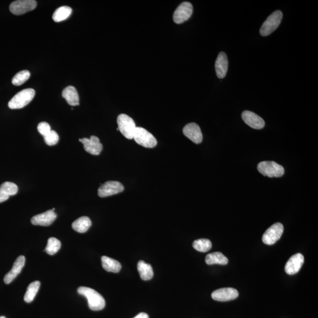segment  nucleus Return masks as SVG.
Here are the masks:
<instances>
[{
  "label": "nucleus",
  "instance_id": "26",
  "mask_svg": "<svg viewBox=\"0 0 318 318\" xmlns=\"http://www.w3.org/2000/svg\"><path fill=\"white\" fill-rule=\"evenodd\" d=\"M193 247L197 251L207 252L212 248V244L211 241L207 238H200L194 241Z\"/></svg>",
  "mask_w": 318,
  "mask_h": 318
},
{
  "label": "nucleus",
  "instance_id": "33",
  "mask_svg": "<svg viewBox=\"0 0 318 318\" xmlns=\"http://www.w3.org/2000/svg\"><path fill=\"white\" fill-rule=\"evenodd\" d=\"M133 318H149V315L144 312L139 314L138 315Z\"/></svg>",
  "mask_w": 318,
  "mask_h": 318
},
{
  "label": "nucleus",
  "instance_id": "31",
  "mask_svg": "<svg viewBox=\"0 0 318 318\" xmlns=\"http://www.w3.org/2000/svg\"><path fill=\"white\" fill-rule=\"evenodd\" d=\"M37 129L38 132L43 136L47 135L51 130L50 125L45 122H41L38 124Z\"/></svg>",
  "mask_w": 318,
  "mask_h": 318
},
{
  "label": "nucleus",
  "instance_id": "7",
  "mask_svg": "<svg viewBox=\"0 0 318 318\" xmlns=\"http://www.w3.org/2000/svg\"><path fill=\"white\" fill-rule=\"evenodd\" d=\"M284 226L281 223H276L267 230L262 237V241L266 245H272L280 239L284 233Z\"/></svg>",
  "mask_w": 318,
  "mask_h": 318
},
{
  "label": "nucleus",
  "instance_id": "6",
  "mask_svg": "<svg viewBox=\"0 0 318 318\" xmlns=\"http://www.w3.org/2000/svg\"><path fill=\"white\" fill-rule=\"evenodd\" d=\"M133 139L137 143L146 148L155 147L158 143L157 140L152 133L141 127H136Z\"/></svg>",
  "mask_w": 318,
  "mask_h": 318
},
{
  "label": "nucleus",
  "instance_id": "24",
  "mask_svg": "<svg viewBox=\"0 0 318 318\" xmlns=\"http://www.w3.org/2000/svg\"><path fill=\"white\" fill-rule=\"evenodd\" d=\"M72 13V9L70 7L62 6L55 11L53 19L55 22H61L66 20Z\"/></svg>",
  "mask_w": 318,
  "mask_h": 318
},
{
  "label": "nucleus",
  "instance_id": "32",
  "mask_svg": "<svg viewBox=\"0 0 318 318\" xmlns=\"http://www.w3.org/2000/svg\"><path fill=\"white\" fill-rule=\"evenodd\" d=\"M9 196H8L7 194H5L0 189V204L7 201V199H9Z\"/></svg>",
  "mask_w": 318,
  "mask_h": 318
},
{
  "label": "nucleus",
  "instance_id": "14",
  "mask_svg": "<svg viewBox=\"0 0 318 318\" xmlns=\"http://www.w3.org/2000/svg\"><path fill=\"white\" fill-rule=\"evenodd\" d=\"M57 218V214L53 210H49L33 216L32 223L34 225L48 226L51 225Z\"/></svg>",
  "mask_w": 318,
  "mask_h": 318
},
{
  "label": "nucleus",
  "instance_id": "13",
  "mask_svg": "<svg viewBox=\"0 0 318 318\" xmlns=\"http://www.w3.org/2000/svg\"><path fill=\"white\" fill-rule=\"evenodd\" d=\"M186 137L196 144H199L203 141V135L201 128L196 123H191L186 125L183 129Z\"/></svg>",
  "mask_w": 318,
  "mask_h": 318
},
{
  "label": "nucleus",
  "instance_id": "21",
  "mask_svg": "<svg viewBox=\"0 0 318 318\" xmlns=\"http://www.w3.org/2000/svg\"><path fill=\"white\" fill-rule=\"evenodd\" d=\"M91 226L92 221L87 216H82L77 219L72 224L73 229L81 234L86 232Z\"/></svg>",
  "mask_w": 318,
  "mask_h": 318
},
{
  "label": "nucleus",
  "instance_id": "27",
  "mask_svg": "<svg viewBox=\"0 0 318 318\" xmlns=\"http://www.w3.org/2000/svg\"><path fill=\"white\" fill-rule=\"evenodd\" d=\"M61 248V242L57 238H48L45 251L50 255H54Z\"/></svg>",
  "mask_w": 318,
  "mask_h": 318
},
{
  "label": "nucleus",
  "instance_id": "3",
  "mask_svg": "<svg viewBox=\"0 0 318 318\" xmlns=\"http://www.w3.org/2000/svg\"><path fill=\"white\" fill-rule=\"evenodd\" d=\"M117 130L127 139H133L136 126L132 118L125 114H120L117 117Z\"/></svg>",
  "mask_w": 318,
  "mask_h": 318
},
{
  "label": "nucleus",
  "instance_id": "22",
  "mask_svg": "<svg viewBox=\"0 0 318 318\" xmlns=\"http://www.w3.org/2000/svg\"><path fill=\"white\" fill-rule=\"evenodd\" d=\"M205 262L209 265L214 264L225 265L227 264L229 260L221 252H213L206 256Z\"/></svg>",
  "mask_w": 318,
  "mask_h": 318
},
{
  "label": "nucleus",
  "instance_id": "15",
  "mask_svg": "<svg viewBox=\"0 0 318 318\" xmlns=\"http://www.w3.org/2000/svg\"><path fill=\"white\" fill-rule=\"evenodd\" d=\"M242 119L249 126L254 129H262L265 127L264 119L258 115L251 111H244L242 114Z\"/></svg>",
  "mask_w": 318,
  "mask_h": 318
},
{
  "label": "nucleus",
  "instance_id": "12",
  "mask_svg": "<svg viewBox=\"0 0 318 318\" xmlns=\"http://www.w3.org/2000/svg\"><path fill=\"white\" fill-rule=\"evenodd\" d=\"M238 296V292L232 287H224L215 290L212 293V298L214 300L219 302H226L234 300Z\"/></svg>",
  "mask_w": 318,
  "mask_h": 318
},
{
  "label": "nucleus",
  "instance_id": "30",
  "mask_svg": "<svg viewBox=\"0 0 318 318\" xmlns=\"http://www.w3.org/2000/svg\"><path fill=\"white\" fill-rule=\"evenodd\" d=\"M46 143L48 146H54L59 141V136L54 130H51L47 135L44 136Z\"/></svg>",
  "mask_w": 318,
  "mask_h": 318
},
{
  "label": "nucleus",
  "instance_id": "5",
  "mask_svg": "<svg viewBox=\"0 0 318 318\" xmlns=\"http://www.w3.org/2000/svg\"><path fill=\"white\" fill-rule=\"evenodd\" d=\"M257 170L264 176L269 177H279L285 174L284 167L275 161H262L257 165Z\"/></svg>",
  "mask_w": 318,
  "mask_h": 318
},
{
  "label": "nucleus",
  "instance_id": "4",
  "mask_svg": "<svg viewBox=\"0 0 318 318\" xmlns=\"http://www.w3.org/2000/svg\"><path fill=\"white\" fill-rule=\"evenodd\" d=\"M283 18V14L281 11L277 10L271 14L267 20L263 23L260 29V34L262 36H268L278 28Z\"/></svg>",
  "mask_w": 318,
  "mask_h": 318
},
{
  "label": "nucleus",
  "instance_id": "2",
  "mask_svg": "<svg viewBox=\"0 0 318 318\" xmlns=\"http://www.w3.org/2000/svg\"><path fill=\"white\" fill-rule=\"evenodd\" d=\"M35 92L32 89H27L18 92L9 101V107L11 109H19L24 108L33 99Z\"/></svg>",
  "mask_w": 318,
  "mask_h": 318
},
{
  "label": "nucleus",
  "instance_id": "9",
  "mask_svg": "<svg viewBox=\"0 0 318 318\" xmlns=\"http://www.w3.org/2000/svg\"><path fill=\"white\" fill-rule=\"evenodd\" d=\"M37 7V2L34 0H18L12 2L10 5V10L13 15H22Z\"/></svg>",
  "mask_w": 318,
  "mask_h": 318
},
{
  "label": "nucleus",
  "instance_id": "18",
  "mask_svg": "<svg viewBox=\"0 0 318 318\" xmlns=\"http://www.w3.org/2000/svg\"><path fill=\"white\" fill-rule=\"evenodd\" d=\"M228 65V59L226 54L224 52H221L215 62V70L218 78L223 79L226 76Z\"/></svg>",
  "mask_w": 318,
  "mask_h": 318
},
{
  "label": "nucleus",
  "instance_id": "29",
  "mask_svg": "<svg viewBox=\"0 0 318 318\" xmlns=\"http://www.w3.org/2000/svg\"><path fill=\"white\" fill-rule=\"evenodd\" d=\"M0 189L9 196L15 195L17 193L18 191V186L15 183L10 182H5L2 183L0 186Z\"/></svg>",
  "mask_w": 318,
  "mask_h": 318
},
{
  "label": "nucleus",
  "instance_id": "28",
  "mask_svg": "<svg viewBox=\"0 0 318 318\" xmlns=\"http://www.w3.org/2000/svg\"><path fill=\"white\" fill-rule=\"evenodd\" d=\"M30 73L28 70H23L20 71L14 77L12 80V83L16 86H21L24 84L30 78Z\"/></svg>",
  "mask_w": 318,
  "mask_h": 318
},
{
  "label": "nucleus",
  "instance_id": "16",
  "mask_svg": "<svg viewBox=\"0 0 318 318\" xmlns=\"http://www.w3.org/2000/svg\"><path fill=\"white\" fill-rule=\"evenodd\" d=\"M304 263V257L300 253L294 254L289 259L285 265V272L288 275H292L300 270Z\"/></svg>",
  "mask_w": 318,
  "mask_h": 318
},
{
  "label": "nucleus",
  "instance_id": "11",
  "mask_svg": "<svg viewBox=\"0 0 318 318\" xmlns=\"http://www.w3.org/2000/svg\"><path fill=\"white\" fill-rule=\"evenodd\" d=\"M79 142L83 144L84 150L90 154L99 155L103 150V145L97 136H92L90 139H80Z\"/></svg>",
  "mask_w": 318,
  "mask_h": 318
},
{
  "label": "nucleus",
  "instance_id": "17",
  "mask_svg": "<svg viewBox=\"0 0 318 318\" xmlns=\"http://www.w3.org/2000/svg\"><path fill=\"white\" fill-rule=\"evenodd\" d=\"M26 258L24 256H20L16 260L12 270L5 275L4 281L5 284H9L14 281L23 270L25 265Z\"/></svg>",
  "mask_w": 318,
  "mask_h": 318
},
{
  "label": "nucleus",
  "instance_id": "34",
  "mask_svg": "<svg viewBox=\"0 0 318 318\" xmlns=\"http://www.w3.org/2000/svg\"><path fill=\"white\" fill-rule=\"evenodd\" d=\"M0 318H5V317L2 316V317H0Z\"/></svg>",
  "mask_w": 318,
  "mask_h": 318
},
{
  "label": "nucleus",
  "instance_id": "10",
  "mask_svg": "<svg viewBox=\"0 0 318 318\" xmlns=\"http://www.w3.org/2000/svg\"><path fill=\"white\" fill-rule=\"evenodd\" d=\"M125 188L121 183L117 181H108L101 185L98 189V194L101 197H106L122 192Z\"/></svg>",
  "mask_w": 318,
  "mask_h": 318
},
{
  "label": "nucleus",
  "instance_id": "25",
  "mask_svg": "<svg viewBox=\"0 0 318 318\" xmlns=\"http://www.w3.org/2000/svg\"><path fill=\"white\" fill-rule=\"evenodd\" d=\"M40 286V282L39 281H34L29 285L24 298V300L26 302L30 303L34 300L38 290H39Z\"/></svg>",
  "mask_w": 318,
  "mask_h": 318
},
{
  "label": "nucleus",
  "instance_id": "8",
  "mask_svg": "<svg viewBox=\"0 0 318 318\" xmlns=\"http://www.w3.org/2000/svg\"><path fill=\"white\" fill-rule=\"evenodd\" d=\"M193 5L189 2H183L175 11L173 19L175 23L180 24L189 20L193 14Z\"/></svg>",
  "mask_w": 318,
  "mask_h": 318
},
{
  "label": "nucleus",
  "instance_id": "1",
  "mask_svg": "<svg viewBox=\"0 0 318 318\" xmlns=\"http://www.w3.org/2000/svg\"><path fill=\"white\" fill-rule=\"evenodd\" d=\"M78 291L80 295L87 298L89 308L92 311H100L105 308V299L95 290L88 287L81 286L79 287Z\"/></svg>",
  "mask_w": 318,
  "mask_h": 318
},
{
  "label": "nucleus",
  "instance_id": "19",
  "mask_svg": "<svg viewBox=\"0 0 318 318\" xmlns=\"http://www.w3.org/2000/svg\"><path fill=\"white\" fill-rule=\"evenodd\" d=\"M62 96L67 101L68 105L71 106L80 105L78 92L75 87L70 86L65 87L63 90Z\"/></svg>",
  "mask_w": 318,
  "mask_h": 318
},
{
  "label": "nucleus",
  "instance_id": "20",
  "mask_svg": "<svg viewBox=\"0 0 318 318\" xmlns=\"http://www.w3.org/2000/svg\"><path fill=\"white\" fill-rule=\"evenodd\" d=\"M101 263L104 270L109 272L118 273L121 270L122 265L120 262L111 257L103 256L101 257Z\"/></svg>",
  "mask_w": 318,
  "mask_h": 318
},
{
  "label": "nucleus",
  "instance_id": "23",
  "mask_svg": "<svg viewBox=\"0 0 318 318\" xmlns=\"http://www.w3.org/2000/svg\"><path fill=\"white\" fill-rule=\"evenodd\" d=\"M138 270L141 278L144 281H149L153 276V270L150 264H147L143 260L138 262Z\"/></svg>",
  "mask_w": 318,
  "mask_h": 318
}]
</instances>
